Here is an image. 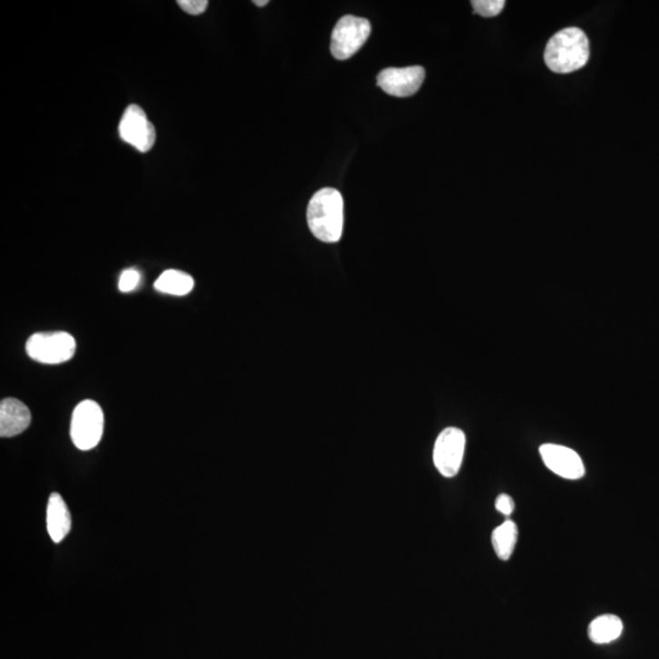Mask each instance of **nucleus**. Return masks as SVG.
<instances>
[{
    "label": "nucleus",
    "mask_w": 659,
    "mask_h": 659,
    "mask_svg": "<svg viewBox=\"0 0 659 659\" xmlns=\"http://www.w3.org/2000/svg\"><path fill=\"white\" fill-rule=\"evenodd\" d=\"M590 45L585 32L578 27L559 31L548 41L544 62L555 74H570L589 62Z\"/></svg>",
    "instance_id": "obj_2"
},
{
    "label": "nucleus",
    "mask_w": 659,
    "mask_h": 659,
    "mask_svg": "<svg viewBox=\"0 0 659 659\" xmlns=\"http://www.w3.org/2000/svg\"><path fill=\"white\" fill-rule=\"evenodd\" d=\"M156 291L173 295H186L194 290V277L179 270H166L158 277L155 285Z\"/></svg>",
    "instance_id": "obj_13"
},
{
    "label": "nucleus",
    "mask_w": 659,
    "mask_h": 659,
    "mask_svg": "<svg viewBox=\"0 0 659 659\" xmlns=\"http://www.w3.org/2000/svg\"><path fill=\"white\" fill-rule=\"evenodd\" d=\"M26 352L31 359L42 364H62L74 357L76 341L64 331L35 334L28 338Z\"/></svg>",
    "instance_id": "obj_4"
},
{
    "label": "nucleus",
    "mask_w": 659,
    "mask_h": 659,
    "mask_svg": "<svg viewBox=\"0 0 659 659\" xmlns=\"http://www.w3.org/2000/svg\"><path fill=\"white\" fill-rule=\"evenodd\" d=\"M253 5H255L256 6H260V8H262V6H265V5H269V0H255V2H253Z\"/></svg>",
    "instance_id": "obj_19"
},
{
    "label": "nucleus",
    "mask_w": 659,
    "mask_h": 659,
    "mask_svg": "<svg viewBox=\"0 0 659 659\" xmlns=\"http://www.w3.org/2000/svg\"><path fill=\"white\" fill-rule=\"evenodd\" d=\"M177 5L190 15H201L208 8L209 3L206 0H179Z\"/></svg>",
    "instance_id": "obj_17"
},
{
    "label": "nucleus",
    "mask_w": 659,
    "mask_h": 659,
    "mask_svg": "<svg viewBox=\"0 0 659 659\" xmlns=\"http://www.w3.org/2000/svg\"><path fill=\"white\" fill-rule=\"evenodd\" d=\"M474 12L484 17H494L500 15L504 9V0H473Z\"/></svg>",
    "instance_id": "obj_15"
},
{
    "label": "nucleus",
    "mask_w": 659,
    "mask_h": 659,
    "mask_svg": "<svg viewBox=\"0 0 659 659\" xmlns=\"http://www.w3.org/2000/svg\"><path fill=\"white\" fill-rule=\"evenodd\" d=\"M119 135L121 140L142 153L151 151L156 137L155 125L138 105H130L125 110L119 125Z\"/></svg>",
    "instance_id": "obj_7"
},
{
    "label": "nucleus",
    "mask_w": 659,
    "mask_h": 659,
    "mask_svg": "<svg viewBox=\"0 0 659 659\" xmlns=\"http://www.w3.org/2000/svg\"><path fill=\"white\" fill-rule=\"evenodd\" d=\"M623 633V622L617 615H600L591 622L589 637L594 644H604L617 640Z\"/></svg>",
    "instance_id": "obj_12"
},
{
    "label": "nucleus",
    "mask_w": 659,
    "mask_h": 659,
    "mask_svg": "<svg viewBox=\"0 0 659 659\" xmlns=\"http://www.w3.org/2000/svg\"><path fill=\"white\" fill-rule=\"evenodd\" d=\"M141 280V274L137 272V270L135 269H127L125 270L123 274H121L120 280H119V290L121 292H124V294H127V292L134 291L135 288L138 286V284H140Z\"/></svg>",
    "instance_id": "obj_16"
},
{
    "label": "nucleus",
    "mask_w": 659,
    "mask_h": 659,
    "mask_svg": "<svg viewBox=\"0 0 659 659\" xmlns=\"http://www.w3.org/2000/svg\"><path fill=\"white\" fill-rule=\"evenodd\" d=\"M370 32L368 20L354 15L342 17L331 35V53L337 60L351 58L368 41Z\"/></svg>",
    "instance_id": "obj_5"
},
{
    "label": "nucleus",
    "mask_w": 659,
    "mask_h": 659,
    "mask_svg": "<svg viewBox=\"0 0 659 659\" xmlns=\"http://www.w3.org/2000/svg\"><path fill=\"white\" fill-rule=\"evenodd\" d=\"M309 230L319 241L336 244L344 233V198L334 188L316 192L306 210Z\"/></svg>",
    "instance_id": "obj_1"
},
{
    "label": "nucleus",
    "mask_w": 659,
    "mask_h": 659,
    "mask_svg": "<svg viewBox=\"0 0 659 659\" xmlns=\"http://www.w3.org/2000/svg\"><path fill=\"white\" fill-rule=\"evenodd\" d=\"M493 546L497 557L502 561H508L514 551L516 541H518V527L512 520H507L494 530Z\"/></svg>",
    "instance_id": "obj_14"
},
{
    "label": "nucleus",
    "mask_w": 659,
    "mask_h": 659,
    "mask_svg": "<svg viewBox=\"0 0 659 659\" xmlns=\"http://www.w3.org/2000/svg\"><path fill=\"white\" fill-rule=\"evenodd\" d=\"M465 443V434L458 427H447L438 434L434 447V464L441 475H457L464 457Z\"/></svg>",
    "instance_id": "obj_6"
},
{
    "label": "nucleus",
    "mask_w": 659,
    "mask_h": 659,
    "mask_svg": "<svg viewBox=\"0 0 659 659\" xmlns=\"http://www.w3.org/2000/svg\"><path fill=\"white\" fill-rule=\"evenodd\" d=\"M541 458L551 472L568 480H579L585 475V465L572 448L561 444H544L540 447Z\"/></svg>",
    "instance_id": "obj_9"
},
{
    "label": "nucleus",
    "mask_w": 659,
    "mask_h": 659,
    "mask_svg": "<svg viewBox=\"0 0 659 659\" xmlns=\"http://www.w3.org/2000/svg\"><path fill=\"white\" fill-rule=\"evenodd\" d=\"M514 501H513V498L508 496V494H502L497 497L496 509L498 512L502 513V514L507 516L511 515L513 511H514Z\"/></svg>",
    "instance_id": "obj_18"
},
{
    "label": "nucleus",
    "mask_w": 659,
    "mask_h": 659,
    "mask_svg": "<svg viewBox=\"0 0 659 659\" xmlns=\"http://www.w3.org/2000/svg\"><path fill=\"white\" fill-rule=\"evenodd\" d=\"M31 413L27 405L16 398H5L0 404V436L14 437L30 426Z\"/></svg>",
    "instance_id": "obj_10"
},
{
    "label": "nucleus",
    "mask_w": 659,
    "mask_h": 659,
    "mask_svg": "<svg viewBox=\"0 0 659 659\" xmlns=\"http://www.w3.org/2000/svg\"><path fill=\"white\" fill-rule=\"evenodd\" d=\"M47 529L55 544L62 543L71 530L69 508L59 494H52L47 507Z\"/></svg>",
    "instance_id": "obj_11"
},
{
    "label": "nucleus",
    "mask_w": 659,
    "mask_h": 659,
    "mask_svg": "<svg viewBox=\"0 0 659 659\" xmlns=\"http://www.w3.org/2000/svg\"><path fill=\"white\" fill-rule=\"evenodd\" d=\"M105 433V414L101 405L92 400L82 401L74 409L70 434L75 446L90 451L102 440Z\"/></svg>",
    "instance_id": "obj_3"
},
{
    "label": "nucleus",
    "mask_w": 659,
    "mask_h": 659,
    "mask_svg": "<svg viewBox=\"0 0 659 659\" xmlns=\"http://www.w3.org/2000/svg\"><path fill=\"white\" fill-rule=\"evenodd\" d=\"M425 70L422 66L388 67L377 75V85L394 97H411L422 87Z\"/></svg>",
    "instance_id": "obj_8"
}]
</instances>
